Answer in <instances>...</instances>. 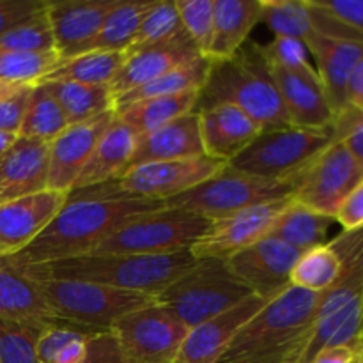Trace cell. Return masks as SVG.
Wrapping results in <instances>:
<instances>
[{"label": "cell", "instance_id": "obj_44", "mask_svg": "<svg viewBox=\"0 0 363 363\" xmlns=\"http://www.w3.org/2000/svg\"><path fill=\"white\" fill-rule=\"evenodd\" d=\"M333 140L347 149L363 172V112L347 105L335 116Z\"/></svg>", "mask_w": 363, "mask_h": 363}, {"label": "cell", "instance_id": "obj_36", "mask_svg": "<svg viewBox=\"0 0 363 363\" xmlns=\"http://www.w3.org/2000/svg\"><path fill=\"white\" fill-rule=\"evenodd\" d=\"M342 261L335 248L330 243L301 254L291 272V286L312 293H325L335 284Z\"/></svg>", "mask_w": 363, "mask_h": 363}, {"label": "cell", "instance_id": "obj_51", "mask_svg": "<svg viewBox=\"0 0 363 363\" xmlns=\"http://www.w3.org/2000/svg\"><path fill=\"white\" fill-rule=\"evenodd\" d=\"M346 101L350 106L363 112V59L357 64L347 80Z\"/></svg>", "mask_w": 363, "mask_h": 363}, {"label": "cell", "instance_id": "obj_38", "mask_svg": "<svg viewBox=\"0 0 363 363\" xmlns=\"http://www.w3.org/2000/svg\"><path fill=\"white\" fill-rule=\"evenodd\" d=\"M261 21L275 38L305 41L314 32L307 0H261Z\"/></svg>", "mask_w": 363, "mask_h": 363}, {"label": "cell", "instance_id": "obj_19", "mask_svg": "<svg viewBox=\"0 0 363 363\" xmlns=\"http://www.w3.org/2000/svg\"><path fill=\"white\" fill-rule=\"evenodd\" d=\"M269 69L282 96L291 126L307 128V130H332L335 113L330 106L318 71L291 73L272 64Z\"/></svg>", "mask_w": 363, "mask_h": 363}, {"label": "cell", "instance_id": "obj_37", "mask_svg": "<svg viewBox=\"0 0 363 363\" xmlns=\"http://www.w3.org/2000/svg\"><path fill=\"white\" fill-rule=\"evenodd\" d=\"M181 34H184V30L179 20V13H177L176 0H155V4L142 18L137 34H135L130 48L126 50V55L130 57L131 53H137L149 46L172 41Z\"/></svg>", "mask_w": 363, "mask_h": 363}, {"label": "cell", "instance_id": "obj_6", "mask_svg": "<svg viewBox=\"0 0 363 363\" xmlns=\"http://www.w3.org/2000/svg\"><path fill=\"white\" fill-rule=\"evenodd\" d=\"M252 291L234 275L227 259H197L186 273L158 294L156 303L169 308L188 328L236 307Z\"/></svg>", "mask_w": 363, "mask_h": 363}, {"label": "cell", "instance_id": "obj_45", "mask_svg": "<svg viewBox=\"0 0 363 363\" xmlns=\"http://www.w3.org/2000/svg\"><path fill=\"white\" fill-rule=\"evenodd\" d=\"M34 85H23L7 98L0 99V130L20 133Z\"/></svg>", "mask_w": 363, "mask_h": 363}, {"label": "cell", "instance_id": "obj_17", "mask_svg": "<svg viewBox=\"0 0 363 363\" xmlns=\"http://www.w3.org/2000/svg\"><path fill=\"white\" fill-rule=\"evenodd\" d=\"M112 121L113 110L85 123L67 126L55 140L50 142L48 190L64 194L73 190L78 176L91 160L96 145Z\"/></svg>", "mask_w": 363, "mask_h": 363}, {"label": "cell", "instance_id": "obj_28", "mask_svg": "<svg viewBox=\"0 0 363 363\" xmlns=\"http://www.w3.org/2000/svg\"><path fill=\"white\" fill-rule=\"evenodd\" d=\"M135 144H137L135 131L113 116L112 124L96 145L91 160L78 176L73 190L96 186V184L119 177L126 170L128 163L133 156Z\"/></svg>", "mask_w": 363, "mask_h": 363}, {"label": "cell", "instance_id": "obj_7", "mask_svg": "<svg viewBox=\"0 0 363 363\" xmlns=\"http://www.w3.org/2000/svg\"><path fill=\"white\" fill-rule=\"evenodd\" d=\"M50 311L85 335L110 332L123 315L155 303L156 298L78 280H38Z\"/></svg>", "mask_w": 363, "mask_h": 363}, {"label": "cell", "instance_id": "obj_12", "mask_svg": "<svg viewBox=\"0 0 363 363\" xmlns=\"http://www.w3.org/2000/svg\"><path fill=\"white\" fill-rule=\"evenodd\" d=\"M225 165L227 162L211 156L145 163L106 183L124 197L155 199L165 202L211 179L220 170L225 169Z\"/></svg>", "mask_w": 363, "mask_h": 363}, {"label": "cell", "instance_id": "obj_18", "mask_svg": "<svg viewBox=\"0 0 363 363\" xmlns=\"http://www.w3.org/2000/svg\"><path fill=\"white\" fill-rule=\"evenodd\" d=\"M117 0H64L48 2L50 27L60 60L80 55L94 39Z\"/></svg>", "mask_w": 363, "mask_h": 363}, {"label": "cell", "instance_id": "obj_22", "mask_svg": "<svg viewBox=\"0 0 363 363\" xmlns=\"http://www.w3.org/2000/svg\"><path fill=\"white\" fill-rule=\"evenodd\" d=\"M308 53L315 59V71L326 92L333 113L347 106L346 87L351 73L363 59V41L357 39L332 38L312 32L305 39Z\"/></svg>", "mask_w": 363, "mask_h": 363}, {"label": "cell", "instance_id": "obj_49", "mask_svg": "<svg viewBox=\"0 0 363 363\" xmlns=\"http://www.w3.org/2000/svg\"><path fill=\"white\" fill-rule=\"evenodd\" d=\"M80 335H85V333H80L77 332V330L71 328L45 330V332L41 333V337L38 339V344H35V353H38L39 362L52 363L62 347H66L71 340H74Z\"/></svg>", "mask_w": 363, "mask_h": 363}, {"label": "cell", "instance_id": "obj_27", "mask_svg": "<svg viewBox=\"0 0 363 363\" xmlns=\"http://www.w3.org/2000/svg\"><path fill=\"white\" fill-rule=\"evenodd\" d=\"M261 23V0H215L209 60H227L236 55L254 27Z\"/></svg>", "mask_w": 363, "mask_h": 363}, {"label": "cell", "instance_id": "obj_35", "mask_svg": "<svg viewBox=\"0 0 363 363\" xmlns=\"http://www.w3.org/2000/svg\"><path fill=\"white\" fill-rule=\"evenodd\" d=\"M67 128V119L57 99L43 84L32 87L27 112L18 137L53 142Z\"/></svg>", "mask_w": 363, "mask_h": 363}, {"label": "cell", "instance_id": "obj_9", "mask_svg": "<svg viewBox=\"0 0 363 363\" xmlns=\"http://www.w3.org/2000/svg\"><path fill=\"white\" fill-rule=\"evenodd\" d=\"M300 177L301 172L291 179H262L238 172L227 163L225 169L220 170L211 179L204 181L186 194L169 199L165 201V206L186 209L216 222L252 206L294 197Z\"/></svg>", "mask_w": 363, "mask_h": 363}, {"label": "cell", "instance_id": "obj_41", "mask_svg": "<svg viewBox=\"0 0 363 363\" xmlns=\"http://www.w3.org/2000/svg\"><path fill=\"white\" fill-rule=\"evenodd\" d=\"M43 332L45 328L0 319V363H41L35 344Z\"/></svg>", "mask_w": 363, "mask_h": 363}, {"label": "cell", "instance_id": "obj_46", "mask_svg": "<svg viewBox=\"0 0 363 363\" xmlns=\"http://www.w3.org/2000/svg\"><path fill=\"white\" fill-rule=\"evenodd\" d=\"M312 2L342 25L363 34V0H312Z\"/></svg>", "mask_w": 363, "mask_h": 363}, {"label": "cell", "instance_id": "obj_34", "mask_svg": "<svg viewBox=\"0 0 363 363\" xmlns=\"http://www.w3.org/2000/svg\"><path fill=\"white\" fill-rule=\"evenodd\" d=\"M155 4V0H117L113 9L103 21L101 28L94 35L91 43L84 48V52H96V50H105V52H126L133 41L137 28L140 25L142 18L149 11V7Z\"/></svg>", "mask_w": 363, "mask_h": 363}, {"label": "cell", "instance_id": "obj_13", "mask_svg": "<svg viewBox=\"0 0 363 363\" xmlns=\"http://www.w3.org/2000/svg\"><path fill=\"white\" fill-rule=\"evenodd\" d=\"M363 179V172L342 144L333 140L301 172L294 201L335 218L340 202Z\"/></svg>", "mask_w": 363, "mask_h": 363}, {"label": "cell", "instance_id": "obj_54", "mask_svg": "<svg viewBox=\"0 0 363 363\" xmlns=\"http://www.w3.org/2000/svg\"><path fill=\"white\" fill-rule=\"evenodd\" d=\"M18 140V135L16 133H9V131H2L0 130V156Z\"/></svg>", "mask_w": 363, "mask_h": 363}, {"label": "cell", "instance_id": "obj_23", "mask_svg": "<svg viewBox=\"0 0 363 363\" xmlns=\"http://www.w3.org/2000/svg\"><path fill=\"white\" fill-rule=\"evenodd\" d=\"M206 156L229 163L261 133V128L243 110L229 103L197 108Z\"/></svg>", "mask_w": 363, "mask_h": 363}, {"label": "cell", "instance_id": "obj_47", "mask_svg": "<svg viewBox=\"0 0 363 363\" xmlns=\"http://www.w3.org/2000/svg\"><path fill=\"white\" fill-rule=\"evenodd\" d=\"M48 2L43 0H0V35L9 32L21 21L43 11Z\"/></svg>", "mask_w": 363, "mask_h": 363}, {"label": "cell", "instance_id": "obj_33", "mask_svg": "<svg viewBox=\"0 0 363 363\" xmlns=\"http://www.w3.org/2000/svg\"><path fill=\"white\" fill-rule=\"evenodd\" d=\"M43 85L60 105L67 126L85 123L113 110V96L108 85H85L73 82H43Z\"/></svg>", "mask_w": 363, "mask_h": 363}, {"label": "cell", "instance_id": "obj_21", "mask_svg": "<svg viewBox=\"0 0 363 363\" xmlns=\"http://www.w3.org/2000/svg\"><path fill=\"white\" fill-rule=\"evenodd\" d=\"M48 170V142L18 137L0 156V204L46 190Z\"/></svg>", "mask_w": 363, "mask_h": 363}, {"label": "cell", "instance_id": "obj_52", "mask_svg": "<svg viewBox=\"0 0 363 363\" xmlns=\"http://www.w3.org/2000/svg\"><path fill=\"white\" fill-rule=\"evenodd\" d=\"M92 335H80L59 351L52 363H84L87 354V340Z\"/></svg>", "mask_w": 363, "mask_h": 363}, {"label": "cell", "instance_id": "obj_29", "mask_svg": "<svg viewBox=\"0 0 363 363\" xmlns=\"http://www.w3.org/2000/svg\"><path fill=\"white\" fill-rule=\"evenodd\" d=\"M199 99H201V91L158 96V98L142 99V101L131 103V105L119 106L113 110V116L128 124L137 137H140V135L172 123L177 117H183L197 110Z\"/></svg>", "mask_w": 363, "mask_h": 363}, {"label": "cell", "instance_id": "obj_50", "mask_svg": "<svg viewBox=\"0 0 363 363\" xmlns=\"http://www.w3.org/2000/svg\"><path fill=\"white\" fill-rule=\"evenodd\" d=\"M335 222L342 225L344 233H351L363 227V179L340 202L335 213Z\"/></svg>", "mask_w": 363, "mask_h": 363}, {"label": "cell", "instance_id": "obj_3", "mask_svg": "<svg viewBox=\"0 0 363 363\" xmlns=\"http://www.w3.org/2000/svg\"><path fill=\"white\" fill-rule=\"evenodd\" d=\"M321 293L289 286L238 332L216 363H303Z\"/></svg>", "mask_w": 363, "mask_h": 363}, {"label": "cell", "instance_id": "obj_31", "mask_svg": "<svg viewBox=\"0 0 363 363\" xmlns=\"http://www.w3.org/2000/svg\"><path fill=\"white\" fill-rule=\"evenodd\" d=\"M126 52H85L80 55L60 60L55 69L50 71L43 82H73L85 85H110L126 62Z\"/></svg>", "mask_w": 363, "mask_h": 363}, {"label": "cell", "instance_id": "obj_20", "mask_svg": "<svg viewBox=\"0 0 363 363\" xmlns=\"http://www.w3.org/2000/svg\"><path fill=\"white\" fill-rule=\"evenodd\" d=\"M266 303L268 300L252 294L236 307L208 319L195 328H190L177 360L183 363H216L238 332Z\"/></svg>", "mask_w": 363, "mask_h": 363}, {"label": "cell", "instance_id": "obj_4", "mask_svg": "<svg viewBox=\"0 0 363 363\" xmlns=\"http://www.w3.org/2000/svg\"><path fill=\"white\" fill-rule=\"evenodd\" d=\"M209 62L208 80L201 91L197 108L229 103L243 110L262 131L291 128L262 45L247 41L230 59Z\"/></svg>", "mask_w": 363, "mask_h": 363}, {"label": "cell", "instance_id": "obj_11", "mask_svg": "<svg viewBox=\"0 0 363 363\" xmlns=\"http://www.w3.org/2000/svg\"><path fill=\"white\" fill-rule=\"evenodd\" d=\"M188 330L169 308L155 301L117 319L110 333L128 363H172L179 358Z\"/></svg>", "mask_w": 363, "mask_h": 363}, {"label": "cell", "instance_id": "obj_2", "mask_svg": "<svg viewBox=\"0 0 363 363\" xmlns=\"http://www.w3.org/2000/svg\"><path fill=\"white\" fill-rule=\"evenodd\" d=\"M2 259L34 282L78 280L149 296H158L197 261L190 250L165 255L85 254L50 262H16L11 257Z\"/></svg>", "mask_w": 363, "mask_h": 363}, {"label": "cell", "instance_id": "obj_16", "mask_svg": "<svg viewBox=\"0 0 363 363\" xmlns=\"http://www.w3.org/2000/svg\"><path fill=\"white\" fill-rule=\"evenodd\" d=\"M67 202V194L43 190L39 194L0 204V257L14 255L32 243Z\"/></svg>", "mask_w": 363, "mask_h": 363}, {"label": "cell", "instance_id": "obj_25", "mask_svg": "<svg viewBox=\"0 0 363 363\" xmlns=\"http://www.w3.org/2000/svg\"><path fill=\"white\" fill-rule=\"evenodd\" d=\"M204 57L197 50V46L191 43L186 34H181L179 38L172 41L160 43V45L149 46L137 53H131L124 62L123 69L116 77V80L108 85L113 98L124 94L128 91L149 84L155 78L162 77L167 71L174 67L186 64L190 60Z\"/></svg>", "mask_w": 363, "mask_h": 363}, {"label": "cell", "instance_id": "obj_5", "mask_svg": "<svg viewBox=\"0 0 363 363\" xmlns=\"http://www.w3.org/2000/svg\"><path fill=\"white\" fill-rule=\"evenodd\" d=\"M328 243L340 255L342 268L335 284L321 293L303 363L326 347L353 346L363 330V227L351 233L342 230Z\"/></svg>", "mask_w": 363, "mask_h": 363}, {"label": "cell", "instance_id": "obj_42", "mask_svg": "<svg viewBox=\"0 0 363 363\" xmlns=\"http://www.w3.org/2000/svg\"><path fill=\"white\" fill-rule=\"evenodd\" d=\"M181 25L202 55H208L213 35L215 0H176Z\"/></svg>", "mask_w": 363, "mask_h": 363}, {"label": "cell", "instance_id": "obj_39", "mask_svg": "<svg viewBox=\"0 0 363 363\" xmlns=\"http://www.w3.org/2000/svg\"><path fill=\"white\" fill-rule=\"evenodd\" d=\"M48 7V6H46ZM46 7L34 16L27 18L0 35V50L18 53H53L55 52V39L50 27ZM57 53V52H55Z\"/></svg>", "mask_w": 363, "mask_h": 363}, {"label": "cell", "instance_id": "obj_53", "mask_svg": "<svg viewBox=\"0 0 363 363\" xmlns=\"http://www.w3.org/2000/svg\"><path fill=\"white\" fill-rule=\"evenodd\" d=\"M308 363H354V350L351 346L326 347Z\"/></svg>", "mask_w": 363, "mask_h": 363}, {"label": "cell", "instance_id": "obj_32", "mask_svg": "<svg viewBox=\"0 0 363 363\" xmlns=\"http://www.w3.org/2000/svg\"><path fill=\"white\" fill-rule=\"evenodd\" d=\"M209 66H211V62H209L208 57H197V59L190 60V62L181 64V66L167 71L162 77L151 80L149 84H144L140 87L133 89V91H128L113 98V110L119 108V106L142 101V99L158 98V96L202 91L206 80H208Z\"/></svg>", "mask_w": 363, "mask_h": 363}, {"label": "cell", "instance_id": "obj_10", "mask_svg": "<svg viewBox=\"0 0 363 363\" xmlns=\"http://www.w3.org/2000/svg\"><path fill=\"white\" fill-rule=\"evenodd\" d=\"M333 142L332 130L284 128L261 131L259 137L229 162L238 172L262 179H291L303 172Z\"/></svg>", "mask_w": 363, "mask_h": 363}, {"label": "cell", "instance_id": "obj_48", "mask_svg": "<svg viewBox=\"0 0 363 363\" xmlns=\"http://www.w3.org/2000/svg\"><path fill=\"white\" fill-rule=\"evenodd\" d=\"M84 363H128L117 339L110 332L96 333L87 340V354Z\"/></svg>", "mask_w": 363, "mask_h": 363}, {"label": "cell", "instance_id": "obj_24", "mask_svg": "<svg viewBox=\"0 0 363 363\" xmlns=\"http://www.w3.org/2000/svg\"><path fill=\"white\" fill-rule=\"evenodd\" d=\"M197 156H206V152L202 147L199 112L194 110L158 130L137 137L133 156L124 172L145 163L197 158Z\"/></svg>", "mask_w": 363, "mask_h": 363}, {"label": "cell", "instance_id": "obj_14", "mask_svg": "<svg viewBox=\"0 0 363 363\" xmlns=\"http://www.w3.org/2000/svg\"><path fill=\"white\" fill-rule=\"evenodd\" d=\"M291 201L293 197L264 202L216 220L208 233L190 248L191 255L195 259H229L230 255L264 240Z\"/></svg>", "mask_w": 363, "mask_h": 363}, {"label": "cell", "instance_id": "obj_55", "mask_svg": "<svg viewBox=\"0 0 363 363\" xmlns=\"http://www.w3.org/2000/svg\"><path fill=\"white\" fill-rule=\"evenodd\" d=\"M351 347L354 350V363H363V330Z\"/></svg>", "mask_w": 363, "mask_h": 363}, {"label": "cell", "instance_id": "obj_15", "mask_svg": "<svg viewBox=\"0 0 363 363\" xmlns=\"http://www.w3.org/2000/svg\"><path fill=\"white\" fill-rule=\"evenodd\" d=\"M301 252L277 238H264L227 259L234 275L259 298L272 301L291 286Z\"/></svg>", "mask_w": 363, "mask_h": 363}, {"label": "cell", "instance_id": "obj_26", "mask_svg": "<svg viewBox=\"0 0 363 363\" xmlns=\"http://www.w3.org/2000/svg\"><path fill=\"white\" fill-rule=\"evenodd\" d=\"M0 319L45 330H77L55 318V314L46 305L38 284L16 272L2 257H0Z\"/></svg>", "mask_w": 363, "mask_h": 363}, {"label": "cell", "instance_id": "obj_30", "mask_svg": "<svg viewBox=\"0 0 363 363\" xmlns=\"http://www.w3.org/2000/svg\"><path fill=\"white\" fill-rule=\"evenodd\" d=\"M333 222H335L333 216L314 211L293 199L273 223L266 238H277L305 254L312 248L328 243V230Z\"/></svg>", "mask_w": 363, "mask_h": 363}, {"label": "cell", "instance_id": "obj_57", "mask_svg": "<svg viewBox=\"0 0 363 363\" xmlns=\"http://www.w3.org/2000/svg\"><path fill=\"white\" fill-rule=\"evenodd\" d=\"M172 363H183L181 360H176V362H172Z\"/></svg>", "mask_w": 363, "mask_h": 363}, {"label": "cell", "instance_id": "obj_40", "mask_svg": "<svg viewBox=\"0 0 363 363\" xmlns=\"http://www.w3.org/2000/svg\"><path fill=\"white\" fill-rule=\"evenodd\" d=\"M59 53H18L0 50V82L16 85H35L55 69Z\"/></svg>", "mask_w": 363, "mask_h": 363}, {"label": "cell", "instance_id": "obj_56", "mask_svg": "<svg viewBox=\"0 0 363 363\" xmlns=\"http://www.w3.org/2000/svg\"><path fill=\"white\" fill-rule=\"evenodd\" d=\"M20 87H23V85L6 84V82H0V99H4V98H7V96H11V94H13V92H16Z\"/></svg>", "mask_w": 363, "mask_h": 363}, {"label": "cell", "instance_id": "obj_43", "mask_svg": "<svg viewBox=\"0 0 363 363\" xmlns=\"http://www.w3.org/2000/svg\"><path fill=\"white\" fill-rule=\"evenodd\" d=\"M262 52L272 66L282 67L291 73H311L315 69L308 62L307 46L298 39L273 38L269 45L262 46Z\"/></svg>", "mask_w": 363, "mask_h": 363}, {"label": "cell", "instance_id": "obj_1", "mask_svg": "<svg viewBox=\"0 0 363 363\" xmlns=\"http://www.w3.org/2000/svg\"><path fill=\"white\" fill-rule=\"evenodd\" d=\"M162 208L165 202L155 199H101L69 191L48 227L28 247L7 257L16 262H50L91 254L128 220Z\"/></svg>", "mask_w": 363, "mask_h": 363}, {"label": "cell", "instance_id": "obj_8", "mask_svg": "<svg viewBox=\"0 0 363 363\" xmlns=\"http://www.w3.org/2000/svg\"><path fill=\"white\" fill-rule=\"evenodd\" d=\"M213 225L211 220L179 208H162L128 220L91 254L165 255L190 250Z\"/></svg>", "mask_w": 363, "mask_h": 363}]
</instances>
